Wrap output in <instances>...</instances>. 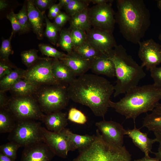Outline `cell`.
I'll return each instance as SVG.
<instances>
[{"label": "cell", "mask_w": 161, "mask_h": 161, "mask_svg": "<svg viewBox=\"0 0 161 161\" xmlns=\"http://www.w3.org/2000/svg\"><path fill=\"white\" fill-rule=\"evenodd\" d=\"M67 91L70 99L88 106L95 115L104 119L114 87L104 77L85 73L76 78L68 86Z\"/></svg>", "instance_id": "obj_1"}, {"label": "cell", "mask_w": 161, "mask_h": 161, "mask_svg": "<svg viewBox=\"0 0 161 161\" xmlns=\"http://www.w3.org/2000/svg\"><path fill=\"white\" fill-rule=\"evenodd\" d=\"M116 23L127 41L138 44L151 23L150 11L143 0H117Z\"/></svg>", "instance_id": "obj_2"}, {"label": "cell", "mask_w": 161, "mask_h": 161, "mask_svg": "<svg viewBox=\"0 0 161 161\" xmlns=\"http://www.w3.org/2000/svg\"><path fill=\"white\" fill-rule=\"evenodd\" d=\"M161 100V88L154 83L138 86L127 91L124 96L117 102L111 101L110 107L126 119L133 120L143 113L152 111Z\"/></svg>", "instance_id": "obj_3"}, {"label": "cell", "mask_w": 161, "mask_h": 161, "mask_svg": "<svg viewBox=\"0 0 161 161\" xmlns=\"http://www.w3.org/2000/svg\"><path fill=\"white\" fill-rule=\"evenodd\" d=\"M113 62L117 78L114 97L125 94L137 86L140 80L146 76L143 67L129 55L121 44L117 45L107 54Z\"/></svg>", "instance_id": "obj_4"}, {"label": "cell", "mask_w": 161, "mask_h": 161, "mask_svg": "<svg viewBox=\"0 0 161 161\" xmlns=\"http://www.w3.org/2000/svg\"><path fill=\"white\" fill-rule=\"evenodd\" d=\"M93 142L80 150L79 155L72 161H131V155L125 146L109 143L96 131Z\"/></svg>", "instance_id": "obj_5"}, {"label": "cell", "mask_w": 161, "mask_h": 161, "mask_svg": "<svg viewBox=\"0 0 161 161\" xmlns=\"http://www.w3.org/2000/svg\"><path fill=\"white\" fill-rule=\"evenodd\" d=\"M67 87L58 85H47L38 90L35 99L43 112L47 114L61 111L66 106L70 99Z\"/></svg>", "instance_id": "obj_6"}, {"label": "cell", "mask_w": 161, "mask_h": 161, "mask_svg": "<svg viewBox=\"0 0 161 161\" xmlns=\"http://www.w3.org/2000/svg\"><path fill=\"white\" fill-rule=\"evenodd\" d=\"M8 139L20 147H25L34 143L44 142L43 127L40 122L35 120L16 121L14 128L9 133Z\"/></svg>", "instance_id": "obj_7"}, {"label": "cell", "mask_w": 161, "mask_h": 161, "mask_svg": "<svg viewBox=\"0 0 161 161\" xmlns=\"http://www.w3.org/2000/svg\"><path fill=\"white\" fill-rule=\"evenodd\" d=\"M7 108L16 121L32 120L43 121L45 116L32 96H14L9 100Z\"/></svg>", "instance_id": "obj_8"}, {"label": "cell", "mask_w": 161, "mask_h": 161, "mask_svg": "<svg viewBox=\"0 0 161 161\" xmlns=\"http://www.w3.org/2000/svg\"><path fill=\"white\" fill-rule=\"evenodd\" d=\"M111 4H96L88 8L89 15L93 28L113 33L116 23V13Z\"/></svg>", "instance_id": "obj_9"}, {"label": "cell", "mask_w": 161, "mask_h": 161, "mask_svg": "<svg viewBox=\"0 0 161 161\" xmlns=\"http://www.w3.org/2000/svg\"><path fill=\"white\" fill-rule=\"evenodd\" d=\"M52 60L44 58L39 61L26 70L24 78L39 86L60 85L52 72Z\"/></svg>", "instance_id": "obj_10"}, {"label": "cell", "mask_w": 161, "mask_h": 161, "mask_svg": "<svg viewBox=\"0 0 161 161\" xmlns=\"http://www.w3.org/2000/svg\"><path fill=\"white\" fill-rule=\"evenodd\" d=\"M138 55L142 61L141 66L147 70L161 64V45L150 38L140 42Z\"/></svg>", "instance_id": "obj_11"}, {"label": "cell", "mask_w": 161, "mask_h": 161, "mask_svg": "<svg viewBox=\"0 0 161 161\" xmlns=\"http://www.w3.org/2000/svg\"><path fill=\"white\" fill-rule=\"evenodd\" d=\"M86 32L87 41L103 54L107 55L117 45L112 32L93 27Z\"/></svg>", "instance_id": "obj_12"}, {"label": "cell", "mask_w": 161, "mask_h": 161, "mask_svg": "<svg viewBox=\"0 0 161 161\" xmlns=\"http://www.w3.org/2000/svg\"><path fill=\"white\" fill-rule=\"evenodd\" d=\"M95 125L105 140L118 146H123L126 130L119 123L103 119L96 123Z\"/></svg>", "instance_id": "obj_13"}, {"label": "cell", "mask_w": 161, "mask_h": 161, "mask_svg": "<svg viewBox=\"0 0 161 161\" xmlns=\"http://www.w3.org/2000/svg\"><path fill=\"white\" fill-rule=\"evenodd\" d=\"M44 142L45 143L55 155L66 158L68 152L73 151L66 136L62 131L56 133L49 131L43 127Z\"/></svg>", "instance_id": "obj_14"}, {"label": "cell", "mask_w": 161, "mask_h": 161, "mask_svg": "<svg viewBox=\"0 0 161 161\" xmlns=\"http://www.w3.org/2000/svg\"><path fill=\"white\" fill-rule=\"evenodd\" d=\"M24 147L20 161H51L55 155L43 142L34 143Z\"/></svg>", "instance_id": "obj_15"}, {"label": "cell", "mask_w": 161, "mask_h": 161, "mask_svg": "<svg viewBox=\"0 0 161 161\" xmlns=\"http://www.w3.org/2000/svg\"><path fill=\"white\" fill-rule=\"evenodd\" d=\"M70 70L76 77L83 75L90 69L91 61L85 59L72 51L60 60Z\"/></svg>", "instance_id": "obj_16"}, {"label": "cell", "mask_w": 161, "mask_h": 161, "mask_svg": "<svg viewBox=\"0 0 161 161\" xmlns=\"http://www.w3.org/2000/svg\"><path fill=\"white\" fill-rule=\"evenodd\" d=\"M140 129L137 128L135 125L133 129L126 130V135H128L134 145L144 153L145 156H149V153L152 152L153 145L157 142V140L156 138H149L147 133L142 132Z\"/></svg>", "instance_id": "obj_17"}, {"label": "cell", "mask_w": 161, "mask_h": 161, "mask_svg": "<svg viewBox=\"0 0 161 161\" xmlns=\"http://www.w3.org/2000/svg\"><path fill=\"white\" fill-rule=\"evenodd\" d=\"M30 24L38 38H43L44 20V16L34 4L33 1L28 0L27 4Z\"/></svg>", "instance_id": "obj_18"}, {"label": "cell", "mask_w": 161, "mask_h": 161, "mask_svg": "<svg viewBox=\"0 0 161 161\" xmlns=\"http://www.w3.org/2000/svg\"><path fill=\"white\" fill-rule=\"evenodd\" d=\"M52 71L54 77L60 85L67 87L76 78L69 68L58 59H53Z\"/></svg>", "instance_id": "obj_19"}, {"label": "cell", "mask_w": 161, "mask_h": 161, "mask_svg": "<svg viewBox=\"0 0 161 161\" xmlns=\"http://www.w3.org/2000/svg\"><path fill=\"white\" fill-rule=\"evenodd\" d=\"M90 69L96 75H104L110 78L116 76L114 64L106 54L91 61Z\"/></svg>", "instance_id": "obj_20"}, {"label": "cell", "mask_w": 161, "mask_h": 161, "mask_svg": "<svg viewBox=\"0 0 161 161\" xmlns=\"http://www.w3.org/2000/svg\"><path fill=\"white\" fill-rule=\"evenodd\" d=\"M66 113L61 111L45 115L42 121L47 129L49 131L59 133L66 128L68 125Z\"/></svg>", "instance_id": "obj_21"}, {"label": "cell", "mask_w": 161, "mask_h": 161, "mask_svg": "<svg viewBox=\"0 0 161 161\" xmlns=\"http://www.w3.org/2000/svg\"><path fill=\"white\" fill-rule=\"evenodd\" d=\"M62 131L66 136L73 151L77 149L81 150L86 148L93 142L95 138V135L78 134L66 128Z\"/></svg>", "instance_id": "obj_22"}, {"label": "cell", "mask_w": 161, "mask_h": 161, "mask_svg": "<svg viewBox=\"0 0 161 161\" xmlns=\"http://www.w3.org/2000/svg\"><path fill=\"white\" fill-rule=\"evenodd\" d=\"M142 127L161 135V103H159L151 113L144 118Z\"/></svg>", "instance_id": "obj_23"}, {"label": "cell", "mask_w": 161, "mask_h": 161, "mask_svg": "<svg viewBox=\"0 0 161 161\" xmlns=\"http://www.w3.org/2000/svg\"><path fill=\"white\" fill-rule=\"evenodd\" d=\"M39 86L25 78L21 79L16 83L9 90L14 96H32L37 92Z\"/></svg>", "instance_id": "obj_24"}, {"label": "cell", "mask_w": 161, "mask_h": 161, "mask_svg": "<svg viewBox=\"0 0 161 161\" xmlns=\"http://www.w3.org/2000/svg\"><path fill=\"white\" fill-rule=\"evenodd\" d=\"M88 8L70 16V28L79 29L85 32L91 28Z\"/></svg>", "instance_id": "obj_25"}, {"label": "cell", "mask_w": 161, "mask_h": 161, "mask_svg": "<svg viewBox=\"0 0 161 161\" xmlns=\"http://www.w3.org/2000/svg\"><path fill=\"white\" fill-rule=\"evenodd\" d=\"M26 70L16 68L0 79V91L5 92L20 79L24 78Z\"/></svg>", "instance_id": "obj_26"}, {"label": "cell", "mask_w": 161, "mask_h": 161, "mask_svg": "<svg viewBox=\"0 0 161 161\" xmlns=\"http://www.w3.org/2000/svg\"><path fill=\"white\" fill-rule=\"evenodd\" d=\"M16 120L14 116L7 108H0V133L11 132L14 128Z\"/></svg>", "instance_id": "obj_27"}, {"label": "cell", "mask_w": 161, "mask_h": 161, "mask_svg": "<svg viewBox=\"0 0 161 161\" xmlns=\"http://www.w3.org/2000/svg\"><path fill=\"white\" fill-rule=\"evenodd\" d=\"M72 51L84 58L91 61L105 54L94 48L87 40L81 45L74 47Z\"/></svg>", "instance_id": "obj_28"}, {"label": "cell", "mask_w": 161, "mask_h": 161, "mask_svg": "<svg viewBox=\"0 0 161 161\" xmlns=\"http://www.w3.org/2000/svg\"><path fill=\"white\" fill-rule=\"evenodd\" d=\"M58 45L67 53L72 52L73 45L69 29H63L61 30L60 34Z\"/></svg>", "instance_id": "obj_29"}, {"label": "cell", "mask_w": 161, "mask_h": 161, "mask_svg": "<svg viewBox=\"0 0 161 161\" xmlns=\"http://www.w3.org/2000/svg\"><path fill=\"white\" fill-rule=\"evenodd\" d=\"M90 0H71L65 7L67 14L71 16L88 8Z\"/></svg>", "instance_id": "obj_30"}, {"label": "cell", "mask_w": 161, "mask_h": 161, "mask_svg": "<svg viewBox=\"0 0 161 161\" xmlns=\"http://www.w3.org/2000/svg\"><path fill=\"white\" fill-rule=\"evenodd\" d=\"M44 19L46 23L45 34L50 41L55 45L58 38V32L61 30L54 23L51 22L45 15Z\"/></svg>", "instance_id": "obj_31"}, {"label": "cell", "mask_w": 161, "mask_h": 161, "mask_svg": "<svg viewBox=\"0 0 161 161\" xmlns=\"http://www.w3.org/2000/svg\"><path fill=\"white\" fill-rule=\"evenodd\" d=\"M21 56L23 62L28 68L33 65L38 61L43 59L38 56L37 51L34 49L22 51Z\"/></svg>", "instance_id": "obj_32"}, {"label": "cell", "mask_w": 161, "mask_h": 161, "mask_svg": "<svg viewBox=\"0 0 161 161\" xmlns=\"http://www.w3.org/2000/svg\"><path fill=\"white\" fill-rule=\"evenodd\" d=\"M39 49L43 54L54 59L61 60L64 58L66 54L61 52L52 46L45 44H40L38 45Z\"/></svg>", "instance_id": "obj_33"}, {"label": "cell", "mask_w": 161, "mask_h": 161, "mask_svg": "<svg viewBox=\"0 0 161 161\" xmlns=\"http://www.w3.org/2000/svg\"><path fill=\"white\" fill-rule=\"evenodd\" d=\"M20 147V146L17 143L10 141L0 145V152L15 160L17 157V150Z\"/></svg>", "instance_id": "obj_34"}, {"label": "cell", "mask_w": 161, "mask_h": 161, "mask_svg": "<svg viewBox=\"0 0 161 161\" xmlns=\"http://www.w3.org/2000/svg\"><path fill=\"white\" fill-rule=\"evenodd\" d=\"M72 41L73 48L79 46L86 41V32L75 28H69Z\"/></svg>", "instance_id": "obj_35"}, {"label": "cell", "mask_w": 161, "mask_h": 161, "mask_svg": "<svg viewBox=\"0 0 161 161\" xmlns=\"http://www.w3.org/2000/svg\"><path fill=\"white\" fill-rule=\"evenodd\" d=\"M67 118L69 121L79 124H85L87 121V118L85 114L73 107L69 109Z\"/></svg>", "instance_id": "obj_36"}, {"label": "cell", "mask_w": 161, "mask_h": 161, "mask_svg": "<svg viewBox=\"0 0 161 161\" xmlns=\"http://www.w3.org/2000/svg\"><path fill=\"white\" fill-rule=\"evenodd\" d=\"M12 32L10 37L6 39L3 40L2 42L0 49V59L6 61H9V56L12 54V50L11 41L13 35Z\"/></svg>", "instance_id": "obj_37"}, {"label": "cell", "mask_w": 161, "mask_h": 161, "mask_svg": "<svg viewBox=\"0 0 161 161\" xmlns=\"http://www.w3.org/2000/svg\"><path fill=\"white\" fill-rule=\"evenodd\" d=\"M16 18L21 26L22 31H28L30 29V23L27 14V5L24 4L21 9L17 14Z\"/></svg>", "instance_id": "obj_38"}, {"label": "cell", "mask_w": 161, "mask_h": 161, "mask_svg": "<svg viewBox=\"0 0 161 161\" xmlns=\"http://www.w3.org/2000/svg\"><path fill=\"white\" fill-rule=\"evenodd\" d=\"M7 18L9 20L11 24L13 32L14 33L22 31L20 25L16 15L12 11L6 16Z\"/></svg>", "instance_id": "obj_39"}, {"label": "cell", "mask_w": 161, "mask_h": 161, "mask_svg": "<svg viewBox=\"0 0 161 161\" xmlns=\"http://www.w3.org/2000/svg\"><path fill=\"white\" fill-rule=\"evenodd\" d=\"M8 61L1 59L0 61V79L9 74L13 70V67L9 63ZM16 69V68H15Z\"/></svg>", "instance_id": "obj_40"}, {"label": "cell", "mask_w": 161, "mask_h": 161, "mask_svg": "<svg viewBox=\"0 0 161 161\" xmlns=\"http://www.w3.org/2000/svg\"><path fill=\"white\" fill-rule=\"evenodd\" d=\"M151 77L153 79L154 84L161 88V66L156 67L150 70Z\"/></svg>", "instance_id": "obj_41"}, {"label": "cell", "mask_w": 161, "mask_h": 161, "mask_svg": "<svg viewBox=\"0 0 161 161\" xmlns=\"http://www.w3.org/2000/svg\"><path fill=\"white\" fill-rule=\"evenodd\" d=\"M34 5L40 10L44 11L50 7L54 4V0H35L33 1Z\"/></svg>", "instance_id": "obj_42"}, {"label": "cell", "mask_w": 161, "mask_h": 161, "mask_svg": "<svg viewBox=\"0 0 161 161\" xmlns=\"http://www.w3.org/2000/svg\"><path fill=\"white\" fill-rule=\"evenodd\" d=\"M70 16L65 13L61 12L54 18V23L58 27L60 28L69 21Z\"/></svg>", "instance_id": "obj_43"}, {"label": "cell", "mask_w": 161, "mask_h": 161, "mask_svg": "<svg viewBox=\"0 0 161 161\" xmlns=\"http://www.w3.org/2000/svg\"><path fill=\"white\" fill-rule=\"evenodd\" d=\"M62 7L59 4H54L49 8L48 17L50 19H54L61 12Z\"/></svg>", "instance_id": "obj_44"}, {"label": "cell", "mask_w": 161, "mask_h": 161, "mask_svg": "<svg viewBox=\"0 0 161 161\" xmlns=\"http://www.w3.org/2000/svg\"><path fill=\"white\" fill-rule=\"evenodd\" d=\"M157 142L159 144V147L157 152H152L155 155V157L161 160V135L156 133H154Z\"/></svg>", "instance_id": "obj_45"}, {"label": "cell", "mask_w": 161, "mask_h": 161, "mask_svg": "<svg viewBox=\"0 0 161 161\" xmlns=\"http://www.w3.org/2000/svg\"><path fill=\"white\" fill-rule=\"evenodd\" d=\"M9 100L6 96L4 92L0 91V108H7Z\"/></svg>", "instance_id": "obj_46"}, {"label": "cell", "mask_w": 161, "mask_h": 161, "mask_svg": "<svg viewBox=\"0 0 161 161\" xmlns=\"http://www.w3.org/2000/svg\"><path fill=\"white\" fill-rule=\"evenodd\" d=\"M134 161H161V160L156 158H152L149 156H145L143 157L134 160Z\"/></svg>", "instance_id": "obj_47"}, {"label": "cell", "mask_w": 161, "mask_h": 161, "mask_svg": "<svg viewBox=\"0 0 161 161\" xmlns=\"http://www.w3.org/2000/svg\"><path fill=\"white\" fill-rule=\"evenodd\" d=\"M90 2L96 4H103L108 3H112L113 1L112 0H90Z\"/></svg>", "instance_id": "obj_48"}, {"label": "cell", "mask_w": 161, "mask_h": 161, "mask_svg": "<svg viewBox=\"0 0 161 161\" xmlns=\"http://www.w3.org/2000/svg\"><path fill=\"white\" fill-rule=\"evenodd\" d=\"M0 161H15V160L0 152Z\"/></svg>", "instance_id": "obj_49"}, {"label": "cell", "mask_w": 161, "mask_h": 161, "mask_svg": "<svg viewBox=\"0 0 161 161\" xmlns=\"http://www.w3.org/2000/svg\"><path fill=\"white\" fill-rule=\"evenodd\" d=\"M71 0H59L58 3L62 7H64L67 6L70 3Z\"/></svg>", "instance_id": "obj_50"}, {"label": "cell", "mask_w": 161, "mask_h": 161, "mask_svg": "<svg viewBox=\"0 0 161 161\" xmlns=\"http://www.w3.org/2000/svg\"><path fill=\"white\" fill-rule=\"evenodd\" d=\"M8 3L5 0H1L0 1V9L1 10L5 9L8 6Z\"/></svg>", "instance_id": "obj_51"}, {"label": "cell", "mask_w": 161, "mask_h": 161, "mask_svg": "<svg viewBox=\"0 0 161 161\" xmlns=\"http://www.w3.org/2000/svg\"><path fill=\"white\" fill-rule=\"evenodd\" d=\"M157 6L158 8L161 11V0H157Z\"/></svg>", "instance_id": "obj_52"}, {"label": "cell", "mask_w": 161, "mask_h": 161, "mask_svg": "<svg viewBox=\"0 0 161 161\" xmlns=\"http://www.w3.org/2000/svg\"><path fill=\"white\" fill-rule=\"evenodd\" d=\"M159 39L161 41V32L160 33L159 36Z\"/></svg>", "instance_id": "obj_53"}]
</instances>
